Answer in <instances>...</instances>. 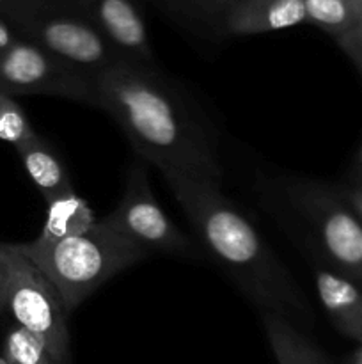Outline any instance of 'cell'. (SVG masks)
Returning a JSON list of instances; mask_svg holds the SVG:
<instances>
[{"mask_svg": "<svg viewBox=\"0 0 362 364\" xmlns=\"http://www.w3.org/2000/svg\"><path fill=\"white\" fill-rule=\"evenodd\" d=\"M98 109L126 134L142 160L160 171H183L222 180L208 128L180 89L155 66L123 59L94 75Z\"/></svg>", "mask_w": 362, "mask_h": 364, "instance_id": "6da1fadb", "label": "cell"}, {"mask_svg": "<svg viewBox=\"0 0 362 364\" xmlns=\"http://www.w3.org/2000/svg\"><path fill=\"white\" fill-rule=\"evenodd\" d=\"M162 174L199 238L263 313H279L291 322L307 318L297 281L254 224L224 194L222 180L183 171Z\"/></svg>", "mask_w": 362, "mask_h": 364, "instance_id": "7a4b0ae2", "label": "cell"}, {"mask_svg": "<svg viewBox=\"0 0 362 364\" xmlns=\"http://www.w3.org/2000/svg\"><path fill=\"white\" fill-rule=\"evenodd\" d=\"M18 249L48 277L67 313L75 311L116 274L148 258L149 252L103 217L85 233L48 245L34 242Z\"/></svg>", "mask_w": 362, "mask_h": 364, "instance_id": "3957f363", "label": "cell"}, {"mask_svg": "<svg viewBox=\"0 0 362 364\" xmlns=\"http://www.w3.org/2000/svg\"><path fill=\"white\" fill-rule=\"evenodd\" d=\"M2 255L7 267L6 313L41 340L57 364H71L70 313L57 288L16 244L2 242Z\"/></svg>", "mask_w": 362, "mask_h": 364, "instance_id": "277c9868", "label": "cell"}, {"mask_svg": "<svg viewBox=\"0 0 362 364\" xmlns=\"http://www.w3.org/2000/svg\"><path fill=\"white\" fill-rule=\"evenodd\" d=\"M284 196L312 228L336 272L362 284V223L339 191L316 180H287Z\"/></svg>", "mask_w": 362, "mask_h": 364, "instance_id": "5b68a950", "label": "cell"}, {"mask_svg": "<svg viewBox=\"0 0 362 364\" xmlns=\"http://www.w3.org/2000/svg\"><path fill=\"white\" fill-rule=\"evenodd\" d=\"M14 20L28 41L91 75L126 59L75 7L34 0L18 7Z\"/></svg>", "mask_w": 362, "mask_h": 364, "instance_id": "8992f818", "label": "cell"}, {"mask_svg": "<svg viewBox=\"0 0 362 364\" xmlns=\"http://www.w3.org/2000/svg\"><path fill=\"white\" fill-rule=\"evenodd\" d=\"M0 91L11 96H55L98 107L94 75L20 39L0 50Z\"/></svg>", "mask_w": 362, "mask_h": 364, "instance_id": "52a82bcc", "label": "cell"}, {"mask_svg": "<svg viewBox=\"0 0 362 364\" xmlns=\"http://www.w3.org/2000/svg\"><path fill=\"white\" fill-rule=\"evenodd\" d=\"M117 231L151 252L188 256L194 245L185 233L177 230L170 217L156 201L149 185L144 164H133L126 174L124 191L119 203L105 215Z\"/></svg>", "mask_w": 362, "mask_h": 364, "instance_id": "ba28073f", "label": "cell"}, {"mask_svg": "<svg viewBox=\"0 0 362 364\" xmlns=\"http://www.w3.org/2000/svg\"><path fill=\"white\" fill-rule=\"evenodd\" d=\"M71 4L126 59L155 64L144 20L130 0H71Z\"/></svg>", "mask_w": 362, "mask_h": 364, "instance_id": "9c48e42d", "label": "cell"}, {"mask_svg": "<svg viewBox=\"0 0 362 364\" xmlns=\"http://www.w3.org/2000/svg\"><path fill=\"white\" fill-rule=\"evenodd\" d=\"M305 21L304 0H238L227 11L224 27L238 36L283 31Z\"/></svg>", "mask_w": 362, "mask_h": 364, "instance_id": "30bf717a", "label": "cell"}, {"mask_svg": "<svg viewBox=\"0 0 362 364\" xmlns=\"http://www.w3.org/2000/svg\"><path fill=\"white\" fill-rule=\"evenodd\" d=\"M314 284L319 302L337 331L362 343V288L336 270L316 269Z\"/></svg>", "mask_w": 362, "mask_h": 364, "instance_id": "8fae6325", "label": "cell"}, {"mask_svg": "<svg viewBox=\"0 0 362 364\" xmlns=\"http://www.w3.org/2000/svg\"><path fill=\"white\" fill-rule=\"evenodd\" d=\"M98 223L94 212L87 205L84 198L71 191L62 192L53 199L46 201V219L43 224L41 233L35 240L38 245L55 244V242L64 240V238L77 237V235L85 233Z\"/></svg>", "mask_w": 362, "mask_h": 364, "instance_id": "7c38bea8", "label": "cell"}, {"mask_svg": "<svg viewBox=\"0 0 362 364\" xmlns=\"http://www.w3.org/2000/svg\"><path fill=\"white\" fill-rule=\"evenodd\" d=\"M16 153L23 164L25 173L28 174L35 188L41 192L45 203L73 188L70 173L52 146L43 137L35 135L25 144L18 146Z\"/></svg>", "mask_w": 362, "mask_h": 364, "instance_id": "4fadbf2b", "label": "cell"}, {"mask_svg": "<svg viewBox=\"0 0 362 364\" xmlns=\"http://www.w3.org/2000/svg\"><path fill=\"white\" fill-rule=\"evenodd\" d=\"M263 326L277 364H329L322 352L286 316L265 311Z\"/></svg>", "mask_w": 362, "mask_h": 364, "instance_id": "5bb4252c", "label": "cell"}, {"mask_svg": "<svg viewBox=\"0 0 362 364\" xmlns=\"http://www.w3.org/2000/svg\"><path fill=\"white\" fill-rule=\"evenodd\" d=\"M305 21L341 38L358 25L350 0H304Z\"/></svg>", "mask_w": 362, "mask_h": 364, "instance_id": "9a60e30c", "label": "cell"}, {"mask_svg": "<svg viewBox=\"0 0 362 364\" xmlns=\"http://www.w3.org/2000/svg\"><path fill=\"white\" fill-rule=\"evenodd\" d=\"M0 352L11 364H57L41 340L14 322L4 333Z\"/></svg>", "mask_w": 362, "mask_h": 364, "instance_id": "2e32d148", "label": "cell"}, {"mask_svg": "<svg viewBox=\"0 0 362 364\" xmlns=\"http://www.w3.org/2000/svg\"><path fill=\"white\" fill-rule=\"evenodd\" d=\"M35 135L38 134L32 128L27 114L14 100V96L0 91V141L14 146L16 149Z\"/></svg>", "mask_w": 362, "mask_h": 364, "instance_id": "e0dca14e", "label": "cell"}, {"mask_svg": "<svg viewBox=\"0 0 362 364\" xmlns=\"http://www.w3.org/2000/svg\"><path fill=\"white\" fill-rule=\"evenodd\" d=\"M337 43H339V46L344 50V53L353 60L357 70L362 73V25H357V27L351 28L350 32H346L344 36L337 38Z\"/></svg>", "mask_w": 362, "mask_h": 364, "instance_id": "ac0fdd59", "label": "cell"}, {"mask_svg": "<svg viewBox=\"0 0 362 364\" xmlns=\"http://www.w3.org/2000/svg\"><path fill=\"white\" fill-rule=\"evenodd\" d=\"M339 194H341V198L348 203V206L353 210L355 215H357L362 223V178L353 180L350 185H346L344 188H341Z\"/></svg>", "mask_w": 362, "mask_h": 364, "instance_id": "d6986e66", "label": "cell"}, {"mask_svg": "<svg viewBox=\"0 0 362 364\" xmlns=\"http://www.w3.org/2000/svg\"><path fill=\"white\" fill-rule=\"evenodd\" d=\"M6 299H7V267L2 255V242H0V315L6 313Z\"/></svg>", "mask_w": 362, "mask_h": 364, "instance_id": "ffe728a7", "label": "cell"}, {"mask_svg": "<svg viewBox=\"0 0 362 364\" xmlns=\"http://www.w3.org/2000/svg\"><path fill=\"white\" fill-rule=\"evenodd\" d=\"M192 2H197L199 6L204 7L206 11H224V18H226L227 11L233 7L234 2L238 0H192Z\"/></svg>", "mask_w": 362, "mask_h": 364, "instance_id": "44dd1931", "label": "cell"}, {"mask_svg": "<svg viewBox=\"0 0 362 364\" xmlns=\"http://www.w3.org/2000/svg\"><path fill=\"white\" fill-rule=\"evenodd\" d=\"M16 41H18V39L14 38L13 32L9 31V27H7L4 21H0V50L9 48V46L14 45Z\"/></svg>", "mask_w": 362, "mask_h": 364, "instance_id": "7402d4cb", "label": "cell"}, {"mask_svg": "<svg viewBox=\"0 0 362 364\" xmlns=\"http://www.w3.org/2000/svg\"><path fill=\"white\" fill-rule=\"evenodd\" d=\"M351 7H353L355 14L358 18V25H362V0H350Z\"/></svg>", "mask_w": 362, "mask_h": 364, "instance_id": "603a6c76", "label": "cell"}, {"mask_svg": "<svg viewBox=\"0 0 362 364\" xmlns=\"http://www.w3.org/2000/svg\"><path fill=\"white\" fill-rule=\"evenodd\" d=\"M351 364H362V343L358 345L357 352L353 354V363H351Z\"/></svg>", "mask_w": 362, "mask_h": 364, "instance_id": "cb8c5ba5", "label": "cell"}, {"mask_svg": "<svg viewBox=\"0 0 362 364\" xmlns=\"http://www.w3.org/2000/svg\"><path fill=\"white\" fill-rule=\"evenodd\" d=\"M0 364H11L9 361H7L6 358H4V355H2V352H0Z\"/></svg>", "mask_w": 362, "mask_h": 364, "instance_id": "d4e9b609", "label": "cell"}, {"mask_svg": "<svg viewBox=\"0 0 362 364\" xmlns=\"http://www.w3.org/2000/svg\"><path fill=\"white\" fill-rule=\"evenodd\" d=\"M358 162H361V166H362V148H361V151H358Z\"/></svg>", "mask_w": 362, "mask_h": 364, "instance_id": "484cf974", "label": "cell"}]
</instances>
